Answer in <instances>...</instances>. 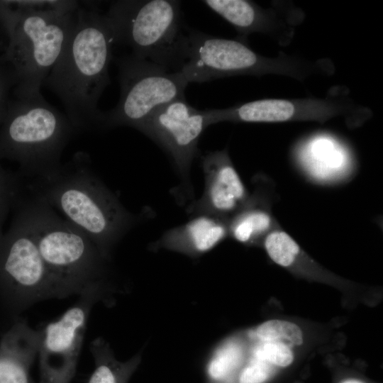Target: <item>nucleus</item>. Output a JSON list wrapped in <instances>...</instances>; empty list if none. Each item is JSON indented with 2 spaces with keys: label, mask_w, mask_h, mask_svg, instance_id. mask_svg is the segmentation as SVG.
Returning a JSON list of instances; mask_svg holds the SVG:
<instances>
[{
  "label": "nucleus",
  "mask_w": 383,
  "mask_h": 383,
  "mask_svg": "<svg viewBox=\"0 0 383 383\" xmlns=\"http://www.w3.org/2000/svg\"><path fill=\"white\" fill-rule=\"evenodd\" d=\"M264 184L255 181V190L244 206L228 221V235L237 241L250 244L264 240L273 230L281 228L271 210Z\"/></svg>",
  "instance_id": "obj_15"
},
{
  "label": "nucleus",
  "mask_w": 383,
  "mask_h": 383,
  "mask_svg": "<svg viewBox=\"0 0 383 383\" xmlns=\"http://www.w3.org/2000/svg\"><path fill=\"white\" fill-rule=\"evenodd\" d=\"M0 294L13 310L56 299L52 277L22 216L16 211L0 243Z\"/></svg>",
  "instance_id": "obj_8"
},
{
  "label": "nucleus",
  "mask_w": 383,
  "mask_h": 383,
  "mask_svg": "<svg viewBox=\"0 0 383 383\" xmlns=\"http://www.w3.org/2000/svg\"><path fill=\"white\" fill-rule=\"evenodd\" d=\"M41 331L18 320L0 341V383H34L30 376L38 357Z\"/></svg>",
  "instance_id": "obj_14"
},
{
  "label": "nucleus",
  "mask_w": 383,
  "mask_h": 383,
  "mask_svg": "<svg viewBox=\"0 0 383 383\" xmlns=\"http://www.w3.org/2000/svg\"><path fill=\"white\" fill-rule=\"evenodd\" d=\"M13 204L0 205V243L4 235L3 225L10 209L13 208Z\"/></svg>",
  "instance_id": "obj_26"
},
{
  "label": "nucleus",
  "mask_w": 383,
  "mask_h": 383,
  "mask_svg": "<svg viewBox=\"0 0 383 383\" xmlns=\"http://www.w3.org/2000/svg\"><path fill=\"white\" fill-rule=\"evenodd\" d=\"M204 176L202 196L187 206L192 216L206 214L227 221L246 203L250 194L235 170L227 149L209 152L201 158Z\"/></svg>",
  "instance_id": "obj_12"
},
{
  "label": "nucleus",
  "mask_w": 383,
  "mask_h": 383,
  "mask_svg": "<svg viewBox=\"0 0 383 383\" xmlns=\"http://www.w3.org/2000/svg\"><path fill=\"white\" fill-rule=\"evenodd\" d=\"M270 374L267 362L255 359L241 372L239 383H262Z\"/></svg>",
  "instance_id": "obj_25"
},
{
  "label": "nucleus",
  "mask_w": 383,
  "mask_h": 383,
  "mask_svg": "<svg viewBox=\"0 0 383 383\" xmlns=\"http://www.w3.org/2000/svg\"><path fill=\"white\" fill-rule=\"evenodd\" d=\"M203 3L223 17L239 32L248 34L260 30L264 14L253 3L244 0H206Z\"/></svg>",
  "instance_id": "obj_19"
},
{
  "label": "nucleus",
  "mask_w": 383,
  "mask_h": 383,
  "mask_svg": "<svg viewBox=\"0 0 383 383\" xmlns=\"http://www.w3.org/2000/svg\"><path fill=\"white\" fill-rule=\"evenodd\" d=\"M19 195L18 175L4 169L0 162V205L14 204Z\"/></svg>",
  "instance_id": "obj_23"
},
{
  "label": "nucleus",
  "mask_w": 383,
  "mask_h": 383,
  "mask_svg": "<svg viewBox=\"0 0 383 383\" xmlns=\"http://www.w3.org/2000/svg\"><path fill=\"white\" fill-rule=\"evenodd\" d=\"M74 134L67 116L42 94L10 99L0 128V162H17L23 175L45 177L62 165V153Z\"/></svg>",
  "instance_id": "obj_5"
},
{
  "label": "nucleus",
  "mask_w": 383,
  "mask_h": 383,
  "mask_svg": "<svg viewBox=\"0 0 383 383\" xmlns=\"http://www.w3.org/2000/svg\"><path fill=\"white\" fill-rule=\"evenodd\" d=\"M209 125L223 122H284L306 117L288 100L260 99L224 109H206Z\"/></svg>",
  "instance_id": "obj_16"
},
{
  "label": "nucleus",
  "mask_w": 383,
  "mask_h": 383,
  "mask_svg": "<svg viewBox=\"0 0 383 383\" xmlns=\"http://www.w3.org/2000/svg\"><path fill=\"white\" fill-rule=\"evenodd\" d=\"M208 126L206 110L196 109L181 98L158 108L139 129L170 156L181 179L177 197L182 202L194 200L190 171L200 136Z\"/></svg>",
  "instance_id": "obj_9"
},
{
  "label": "nucleus",
  "mask_w": 383,
  "mask_h": 383,
  "mask_svg": "<svg viewBox=\"0 0 383 383\" xmlns=\"http://www.w3.org/2000/svg\"><path fill=\"white\" fill-rule=\"evenodd\" d=\"M243 350L235 342L228 341L218 347L206 365V374L213 382L224 381L239 366Z\"/></svg>",
  "instance_id": "obj_20"
},
{
  "label": "nucleus",
  "mask_w": 383,
  "mask_h": 383,
  "mask_svg": "<svg viewBox=\"0 0 383 383\" xmlns=\"http://www.w3.org/2000/svg\"><path fill=\"white\" fill-rule=\"evenodd\" d=\"M76 11L30 12L11 1H0V26L7 38L0 60L14 74V97L41 95V85L65 45Z\"/></svg>",
  "instance_id": "obj_4"
},
{
  "label": "nucleus",
  "mask_w": 383,
  "mask_h": 383,
  "mask_svg": "<svg viewBox=\"0 0 383 383\" xmlns=\"http://www.w3.org/2000/svg\"><path fill=\"white\" fill-rule=\"evenodd\" d=\"M253 355L256 360L280 367L289 365L294 360L290 348L279 343L262 342L255 348Z\"/></svg>",
  "instance_id": "obj_22"
},
{
  "label": "nucleus",
  "mask_w": 383,
  "mask_h": 383,
  "mask_svg": "<svg viewBox=\"0 0 383 383\" xmlns=\"http://www.w3.org/2000/svg\"><path fill=\"white\" fill-rule=\"evenodd\" d=\"M256 336L262 342L282 343L289 348L303 343V333L295 323L283 320H270L258 326Z\"/></svg>",
  "instance_id": "obj_21"
},
{
  "label": "nucleus",
  "mask_w": 383,
  "mask_h": 383,
  "mask_svg": "<svg viewBox=\"0 0 383 383\" xmlns=\"http://www.w3.org/2000/svg\"><path fill=\"white\" fill-rule=\"evenodd\" d=\"M16 85L12 70L0 60V128L10 100V91Z\"/></svg>",
  "instance_id": "obj_24"
},
{
  "label": "nucleus",
  "mask_w": 383,
  "mask_h": 383,
  "mask_svg": "<svg viewBox=\"0 0 383 383\" xmlns=\"http://www.w3.org/2000/svg\"><path fill=\"white\" fill-rule=\"evenodd\" d=\"M181 2L121 0L111 4L105 18L114 43L129 47L134 56L179 72L187 60L188 30Z\"/></svg>",
  "instance_id": "obj_6"
},
{
  "label": "nucleus",
  "mask_w": 383,
  "mask_h": 383,
  "mask_svg": "<svg viewBox=\"0 0 383 383\" xmlns=\"http://www.w3.org/2000/svg\"><path fill=\"white\" fill-rule=\"evenodd\" d=\"M192 217L187 223L165 231L151 245L152 249H167L197 257L228 235V221L206 214Z\"/></svg>",
  "instance_id": "obj_13"
},
{
  "label": "nucleus",
  "mask_w": 383,
  "mask_h": 383,
  "mask_svg": "<svg viewBox=\"0 0 383 383\" xmlns=\"http://www.w3.org/2000/svg\"><path fill=\"white\" fill-rule=\"evenodd\" d=\"M31 185L35 195L60 211L109 261L116 244L140 219L94 172L84 152H76L54 172L35 178Z\"/></svg>",
  "instance_id": "obj_2"
},
{
  "label": "nucleus",
  "mask_w": 383,
  "mask_h": 383,
  "mask_svg": "<svg viewBox=\"0 0 383 383\" xmlns=\"http://www.w3.org/2000/svg\"><path fill=\"white\" fill-rule=\"evenodd\" d=\"M114 44L104 14L81 6L56 63L44 81L65 109L76 133L100 130L98 101L110 84L109 66Z\"/></svg>",
  "instance_id": "obj_1"
},
{
  "label": "nucleus",
  "mask_w": 383,
  "mask_h": 383,
  "mask_svg": "<svg viewBox=\"0 0 383 383\" xmlns=\"http://www.w3.org/2000/svg\"><path fill=\"white\" fill-rule=\"evenodd\" d=\"M89 348L94 368L88 383H128L141 358L138 353L126 361H119L109 344L101 338L93 340Z\"/></svg>",
  "instance_id": "obj_18"
},
{
  "label": "nucleus",
  "mask_w": 383,
  "mask_h": 383,
  "mask_svg": "<svg viewBox=\"0 0 383 383\" xmlns=\"http://www.w3.org/2000/svg\"><path fill=\"white\" fill-rule=\"evenodd\" d=\"M13 207L26 221L52 277L56 299L77 295L108 300L113 291L108 279L109 260L83 232L35 194L28 199L19 196Z\"/></svg>",
  "instance_id": "obj_3"
},
{
  "label": "nucleus",
  "mask_w": 383,
  "mask_h": 383,
  "mask_svg": "<svg viewBox=\"0 0 383 383\" xmlns=\"http://www.w3.org/2000/svg\"><path fill=\"white\" fill-rule=\"evenodd\" d=\"M96 296H79L58 318L41 331L39 382L70 383L75 374L89 314Z\"/></svg>",
  "instance_id": "obj_10"
},
{
  "label": "nucleus",
  "mask_w": 383,
  "mask_h": 383,
  "mask_svg": "<svg viewBox=\"0 0 383 383\" xmlns=\"http://www.w3.org/2000/svg\"><path fill=\"white\" fill-rule=\"evenodd\" d=\"M263 68L264 60L243 43L188 30L187 60L179 70L188 84L257 74Z\"/></svg>",
  "instance_id": "obj_11"
},
{
  "label": "nucleus",
  "mask_w": 383,
  "mask_h": 383,
  "mask_svg": "<svg viewBox=\"0 0 383 383\" xmlns=\"http://www.w3.org/2000/svg\"><path fill=\"white\" fill-rule=\"evenodd\" d=\"M342 383H362V382L356 379H348L343 382Z\"/></svg>",
  "instance_id": "obj_27"
},
{
  "label": "nucleus",
  "mask_w": 383,
  "mask_h": 383,
  "mask_svg": "<svg viewBox=\"0 0 383 383\" xmlns=\"http://www.w3.org/2000/svg\"><path fill=\"white\" fill-rule=\"evenodd\" d=\"M121 95L117 105L102 112L100 129L129 126L139 131L158 108L185 98L188 84L180 72L168 70L131 54L116 58Z\"/></svg>",
  "instance_id": "obj_7"
},
{
  "label": "nucleus",
  "mask_w": 383,
  "mask_h": 383,
  "mask_svg": "<svg viewBox=\"0 0 383 383\" xmlns=\"http://www.w3.org/2000/svg\"><path fill=\"white\" fill-rule=\"evenodd\" d=\"M306 156L299 166L304 175L316 183L336 184L353 174L351 162L327 139L315 140Z\"/></svg>",
  "instance_id": "obj_17"
}]
</instances>
